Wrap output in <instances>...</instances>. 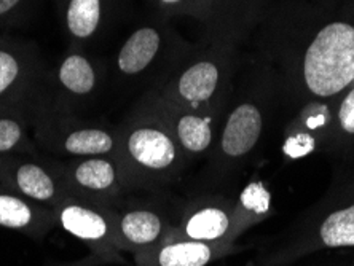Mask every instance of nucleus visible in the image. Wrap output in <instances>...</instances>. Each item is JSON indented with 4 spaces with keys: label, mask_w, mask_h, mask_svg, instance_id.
<instances>
[{
    "label": "nucleus",
    "mask_w": 354,
    "mask_h": 266,
    "mask_svg": "<svg viewBox=\"0 0 354 266\" xmlns=\"http://www.w3.org/2000/svg\"><path fill=\"white\" fill-rule=\"evenodd\" d=\"M257 53L278 72L283 108L295 117L330 107L354 85V24L310 0L272 7L257 29Z\"/></svg>",
    "instance_id": "1"
},
{
    "label": "nucleus",
    "mask_w": 354,
    "mask_h": 266,
    "mask_svg": "<svg viewBox=\"0 0 354 266\" xmlns=\"http://www.w3.org/2000/svg\"><path fill=\"white\" fill-rule=\"evenodd\" d=\"M283 107L281 80L274 67L257 53L239 69L225 118L209 153L212 177H227L256 153L273 115Z\"/></svg>",
    "instance_id": "2"
},
{
    "label": "nucleus",
    "mask_w": 354,
    "mask_h": 266,
    "mask_svg": "<svg viewBox=\"0 0 354 266\" xmlns=\"http://www.w3.org/2000/svg\"><path fill=\"white\" fill-rule=\"evenodd\" d=\"M243 61L239 46L201 37L150 91L192 111L225 118Z\"/></svg>",
    "instance_id": "3"
},
{
    "label": "nucleus",
    "mask_w": 354,
    "mask_h": 266,
    "mask_svg": "<svg viewBox=\"0 0 354 266\" xmlns=\"http://www.w3.org/2000/svg\"><path fill=\"white\" fill-rule=\"evenodd\" d=\"M115 129V158L128 190L171 184L189 164L171 129L140 97Z\"/></svg>",
    "instance_id": "4"
},
{
    "label": "nucleus",
    "mask_w": 354,
    "mask_h": 266,
    "mask_svg": "<svg viewBox=\"0 0 354 266\" xmlns=\"http://www.w3.org/2000/svg\"><path fill=\"white\" fill-rule=\"evenodd\" d=\"M190 48V41L168 19L152 17L140 23L120 45L109 74L123 88L152 90L171 75Z\"/></svg>",
    "instance_id": "5"
},
{
    "label": "nucleus",
    "mask_w": 354,
    "mask_h": 266,
    "mask_svg": "<svg viewBox=\"0 0 354 266\" xmlns=\"http://www.w3.org/2000/svg\"><path fill=\"white\" fill-rule=\"evenodd\" d=\"M32 135L39 149L64 158L115 155L117 150L115 128L51 107L41 97V90L32 107Z\"/></svg>",
    "instance_id": "6"
},
{
    "label": "nucleus",
    "mask_w": 354,
    "mask_h": 266,
    "mask_svg": "<svg viewBox=\"0 0 354 266\" xmlns=\"http://www.w3.org/2000/svg\"><path fill=\"white\" fill-rule=\"evenodd\" d=\"M109 67L86 48L69 45L56 64L46 70L41 97L51 107L79 113L101 95Z\"/></svg>",
    "instance_id": "7"
},
{
    "label": "nucleus",
    "mask_w": 354,
    "mask_h": 266,
    "mask_svg": "<svg viewBox=\"0 0 354 266\" xmlns=\"http://www.w3.org/2000/svg\"><path fill=\"white\" fill-rule=\"evenodd\" d=\"M58 225L72 236L85 243L91 252L120 260L115 231V206L85 200L69 193L64 200L53 206Z\"/></svg>",
    "instance_id": "8"
},
{
    "label": "nucleus",
    "mask_w": 354,
    "mask_h": 266,
    "mask_svg": "<svg viewBox=\"0 0 354 266\" xmlns=\"http://www.w3.org/2000/svg\"><path fill=\"white\" fill-rule=\"evenodd\" d=\"M46 69L32 41L0 37V107L32 99L44 83Z\"/></svg>",
    "instance_id": "9"
},
{
    "label": "nucleus",
    "mask_w": 354,
    "mask_h": 266,
    "mask_svg": "<svg viewBox=\"0 0 354 266\" xmlns=\"http://www.w3.org/2000/svg\"><path fill=\"white\" fill-rule=\"evenodd\" d=\"M56 164L69 193L85 200L117 206L128 190L115 155L66 158Z\"/></svg>",
    "instance_id": "10"
},
{
    "label": "nucleus",
    "mask_w": 354,
    "mask_h": 266,
    "mask_svg": "<svg viewBox=\"0 0 354 266\" xmlns=\"http://www.w3.org/2000/svg\"><path fill=\"white\" fill-rule=\"evenodd\" d=\"M0 185L50 207L69 195L56 161L30 155L0 156Z\"/></svg>",
    "instance_id": "11"
},
{
    "label": "nucleus",
    "mask_w": 354,
    "mask_h": 266,
    "mask_svg": "<svg viewBox=\"0 0 354 266\" xmlns=\"http://www.w3.org/2000/svg\"><path fill=\"white\" fill-rule=\"evenodd\" d=\"M140 99L147 102L171 129L189 163L192 160L211 153L223 118L192 111L150 90L144 91Z\"/></svg>",
    "instance_id": "12"
},
{
    "label": "nucleus",
    "mask_w": 354,
    "mask_h": 266,
    "mask_svg": "<svg viewBox=\"0 0 354 266\" xmlns=\"http://www.w3.org/2000/svg\"><path fill=\"white\" fill-rule=\"evenodd\" d=\"M270 0H209L203 19V39L239 46L257 32L270 12Z\"/></svg>",
    "instance_id": "13"
},
{
    "label": "nucleus",
    "mask_w": 354,
    "mask_h": 266,
    "mask_svg": "<svg viewBox=\"0 0 354 266\" xmlns=\"http://www.w3.org/2000/svg\"><path fill=\"white\" fill-rule=\"evenodd\" d=\"M236 202L225 198H201L187 207L180 223L171 227L168 236L203 243H232L236 238Z\"/></svg>",
    "instance_id": "14"
},
{
    "label": "nucleus",
    "mask_w": 354,
    "mask_h": 266,
    "mask_svg": "<svg viewBox=\"0 0 354 266\" xmlns=\"http://www.w3.org/2000/svg\"><path fill=\"white\" fill-rule=\"evenodd\" d=\"M69 45L86 48L107 34L122 0H55Z\"/></svg>",
    "instance_id": "15"
},
{
    "label": "nucleus",
    "mask_w": 354,
    "mask_h": 266,
    "mask_svg": "<svg viewBox=\"0 0 354 266\" xmlns=\"http://www.w3.org/2000/svg\"><path fill=\"white\" fill-rule=\"evenodd\" d=\"M115 231L120 252L138 254L158 246L168 238L171 223L163 212L152 206H115Z\"/></svg>",
    "instance_id": "16"
},
{
    "label": "nucleus",
    "mask_w": 354,
    "mask_h": 266,
    "mask_svg": "<svg viewBox=\"0 0 354 266\" xmlns=\"http://www.w3.org/2000/svg\"><path fill=\"white\" fill-rule=\"evenodd\" d=\"M228 250V243H203L168 236L158 246L134 255L138 266H207Z\"/></svg>",
    "instance_id": "17"
},
{
    "label": "nucleus",
    "mask_w": 354,
    "mask_h": 266,
    "mask_svg": "<svg viewBox=\"0 0 354 266\" xmlns=\"http://www.w3.org/2000/svg\"><path fill=\"white\" fill-rule=\"evenodd\" d=\"M56 225L58 220L53 207L29 200L0 185V227L40 241Z\"/></svg>",
    "instance_id": "18"
},
{
    "label": "nucleus",
    "mask_w": 354,
    "mask_h": 266,
    "mask_svg": "<svg viewBox=\"0 0 354 266\" xmlns=\"http://www.w3.org/2000/svg\"><path fill=\"white\" fill-rule=\"evenodd\" d=\"M39 93L26 102L0 107V156H39V145L32 135V107Z\"/></svg>",
    "instance_id": "19"
},
{
    "label": "nucleus",
    "mask_w": 354,
    "mask_h": 266,
    "mask_svg": "<svg viewBox=\"0 0 354 266\" xmlns=\"http://www.w3.org/2000/svg\"><path fill=\"white\" fill-rule=\"evenodd\" d=\"M311 246L329 249L354 246V202L322 218L311 236Z\"/></svg>",
    "instance_id": "20"
},
{
    "label": "nucleus",
    "mask_w": 354,
    "mask_h": 266,
    "mask_svg": "<svg viewBox=\"0 0 354 266\" xmlns=\"http://www.w3.org/2000/svg\"><path fill=\"white\" fill-rule=\"evenodd\" d=\"M152 17L169 19L190 17L203 23L209 0H145Z\"/></svg>",
    "instance_id": "21"
},
{
    "label": "nucleus",
    "mask_w": 354,
    "mask_h": 266,
    "mask_svg": "<svg viewBox=\"0 0 354 266\" xmlns=\"http://www.w3.org/2000/svg\"><path fill=\"white\" fill-rule=\"evenodd\" d=\"M327 112L329 118L321 142L329 137L334 129L342 135H354V85L340 99H337V106L327 108Z\"/></svg>",
    "instance_id": "22"
},
{
    "label": "nucleus",
    "mask_w": 354,
    "mask_h": 266,
    "mask_svg": "<svg viewBox=\"0 0 354 266\" xmlns=\"http://www.w3.org/2000/svg\"><path fill=\"white\" fill-rule=\"evenodd\" d=\"M34 0H0V29L23 24Z\"/></svg>",
    "instance_id": "23"
},
{
    "label": "nucleus",
    "mask_w": 354,
    "mask_h": 266,
    "mask_svg": "<svg viewBox=\"0 0 354 266\" xmlns=\"http://www.w3.org/2000/svg\"><path fill=\"white\" fill-rule=\"evenodd\" d=\"M113 263L111 258L102 257V255L90 252L85 257L77 258V260H71V262H59V263H50L48 266H104Z\"/></svg>",
    "instance_id": "24"
}]
</instances>
